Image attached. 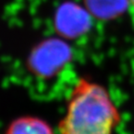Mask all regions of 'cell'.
<instances>
[{
  "instance_id": "1",
  "label": "cell",
  "mask_w": 134,
  "mask_h": 134,
  "mask_svg": "<svg viewBox=\"0 0 134 134\" xmlns=\"http://www.w3.org/2000/svg\"><path fill=\"white\" fill-rule=\"evenodd\" d=\"M120 113L103 86L81 78L70 93L59 124L61 134H114Z\"/></svg>"
},
{
  "instance_id": "2",
  "label": "cell",
  "mask_w": 134,
  "mask_h": 134,
  "mask_svg": "<svg viewBox=\"0 0 134 134\" xmlns=\"http://www.w3.org/2000/svg\"><path fill=\"white\" fill-rule=\"evenodd\" d=\"M72 50L59 38H48L32 50L28 58V68L35 75L50 78L59 74L71 61Z\"/></svg>"
},
{
  "instance_id": "3",
  "label": "cell",
  "mask_w": 134,
  "mask_h": 134,
  "mask_svg": "<svg viewBox=\"0 0 134 134\" xmlns=\"http://www.w3.org/2000/svg\"><path fill=\"white\" fill-rule=\"evenodd\" d=\"M90 16L87 9L73 3L59 7L54 19L56 31L64 38H75L85 34L90 26Z\"/></svg>"
},
{
  "instance_id": "4",
  "label": "cell",
  "mask_w": 134,
  "mask_h": 134,
  "mask_svg": "<svg viewBox=\"0 0 134 134\" xmlns=\"http://www.w3.org/2000/svg\"><path fill=\"white\" fill-rule=\"evenodd\" d=\"M86 9L92 17L102 21L115 19L128 8L130 0H83Z\"/></svg>"
},
{
  "instance_id": "5",
  "label": "cell",
  "mask_w": 134,
  "mask_h": 134,
  "mask_svg": "<svg viewBox=\"0 0 134 134\" xmlns=\"http://www.w3.org/2000/svg\"><path fill=\"white\" fill-rule=\"evenodd\" d=\"M5 134H55L45 120L35 116H23L12 121Z\"/></svg>"
},
{
  "instance_id": "6",
  "label": "cell",
  "mask_w": 134,
  "mask_h": 134,
  "mask_svg": "<svg viewBox=\"0 0 134 134\" xmlns=\"http://www.w3.org/2000/svg\"><path fill=\"white\" fill-rule=\"evenodd\" d=\"M130 2L131 3V4H132V5H133V6H134V0H130Z\"/></svg>"
}]
</instances>
